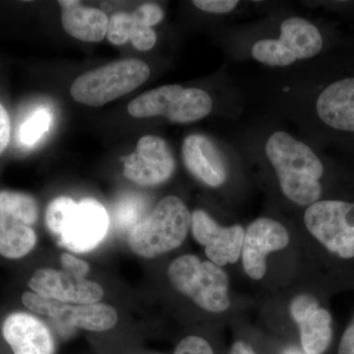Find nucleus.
I'll list each match as a JSON object with an SVG mask.
<instances>
[{
  "mask_svg": "<svg viewBox=\"0 0 354 354\" xmlns=\"http://www.w3.org/2000/svg\"><path fill=\"white\" fill-rule=\"evenodd\" d=\"M283 354H306L301 349L290 346V348H286Z\"/></svg>",
  "mask_w": 354,
  "mask_h": 354,
  "instance_id": "72a5a7b5",
  "label": "nucleus"
},
{
  "mask_svg": "<svg viewBox=\"0 0 354 354\" xmlns=\"http://www.w3.org/2000/svg\"><path fill=\"white\" fill-rule=\"evenodd\" d=\"M77 204L72 198L60 196L48 204L46 212V225L48 230L58 239L66 230L70 218L75 213Z\"/></svg>",
  "mask_w": 354,
  "mask_h": 354,
  "instance_id": "412c9836",
  "label": "nucleus"
},
{
  "mask_svg": "<svg viewBox=\"0 0 354 354\" xmlns=\"http://www.w3.org/2000/svg\"><path fill=\"white\" fill-rule=\"evenodd\" d=\"M30 291L65 304H95L104 290L99 283L51 268L37 270L28 281Z\"/></svg>",
  "mask_w": 354,
  "mask_h": 354,
  "instance_id": "9d476101",
  "label": "nucleus"
},
{
  "mask_svg": "<svg viewBox=\"0 0 354 354\" xmlns=\"http://www.w3.org/2000/svg\"><path fill=\"white\" fill-rule=\"evenodd\" d=\"M109 227L106 209L97 200L87 198L77 204L75 213L58 241L72 252H88L104 241Z\"/></svg>",
  "mask_w": 354,
  "mask_h": 354,
  "instance_id": "f8f14e48",
  "label": "nucleus"
},
{
  "mask_svg": "<svg viewBox=\"0 0 354 354\" xmlns=\"http://www.w3.org/2000/svg\"><path fill=\"white\" fill-rule=\"evenodd\" d=\"M21 301L30 312L60 320L69 304H62L57 300L41 297L32 291H25L21 297Z\"/></svg>",
  "mask_w": 354,
  "mask_h": 354,
  "instance_id": "b1692460",
  "label": "nucleus"
},
{
  "mask_svg": "<svg viewBox=\"0 0 354 354\" xmlns=\"http://www.w3.org/2000/svg\"><path fill=\"white\" fill-rule=\"evenodd\" d=\"M183 158L187 171L209 187H218L227 179V165L218 147L208 137L191 134L183 145Z\"/></svg>",
  "mask_w": 354,
  "mask_h": 354,
  "instance_id": "4468645a",
  "label": "nucleus"
},
{
  "mask_svg": "<svg viewBox=\"0 0 354 354\" xmlns=\"http://www.w3.org/2000/svg\"><path fill=\"white\" fill-rule=\"evenodd\" d=\"M190 225L195 241L205 247L207 257L214 264H234L241 258L245 234L241 225L221 227L203 209L191 214Z\"/></svg>",
  "mask_w": 354,
  "mask_h": 354,
  "instance_id": "1a4fd4ad",
  "label": "nucleus"
},
{
  "mask_svg": "<svg viewBox=\"0 0 354 354\" xmlns=\"http://www.w3.org/2000/svg\"><path fill=\"white\" fill-rule=\"evenodd\" d=\"M145 213V201L136 195H127L116 204L114 211V221L116 227L122 232L132 230Z\"/></svg>",
  "mask_w": 354,
  "mask_h": 354,
  "instance_id": "4be33fe9",
  "label": "nucleus"
},
{
  "mask_svg": "<svg viewBox=\"0 0 354 354\" xmlns=\"http://www.w3.org/2000/svg\"><path fill=\"white\" fill-rule=\"evenodd\" d=\"M11 123L9 114L0 102V155L6 150L10 141Z\"/></svg>",
  "mask_w": 354,
  "mask_h": 354,
  "instance_id": "7c9ffc66",
  "label": "nucleus"
},
{
  "mask_svg": "<svg viewBox=\"0 0 354 354\" xmlns=\"http://www.w3.org/2000/svg\"><path fill=\"white\" fill-rule=\"evenodd\" d=\"M0 216L32 225L39 218V205L32 195L14 190H0Z\"/></svg>",
  "mask_w": 354,
  "mask_h": 354,
  "instance_id": "aec40b11",
  "label": "nucleus"
},
{
  "mask_svg": "<svg viewBox=\"0 0 354 354\" xmlns=\"http://www.w3.org/2000/svg\"><path fill=\"white\" fill-rule=\"evenodd\" d=\"M122 160L125 177L141 186L167 183L176 171V160L169 144L155 135L140 138L134 152Z\"/></svg>",
  "mask_w": 354,
  "mask_h": 354,
  "instance_id": "6e6552de",
  "label": "nucleus"
},
{
  "mask_svg": "<svg viewBox=\"0 0 354 354\" xmlns=\"http://www.w3.org/2000/svg\"><path fill=\"white\" fill-rule=\"evenodd\" d=\"M265 150L288 199L300 206L319 201L322 195L320 179L324 165L307 144L288 133L277 131L268 138Z\"/></svg>",
  "mask_w": 354,
  "mask_h": 354,
  "instance_id": "f257e3e1",
  "label": "nucleus"
},
{
  "mask_svg": "<svg viewBox=\"0 0 354 354\" xmlns=\"http://www.w3.org/2000/svg\"><path fill=\"white\" fill-rule=\"evenodd\" d=\"M236 0H195L193 4L200 10L214 14L232 12L239 6Z\"/></svg>",
  "mask_w": 354,
  "mask_h": 354,
  "instance_id": "c85d7f7f",
  "label": "nucleus"
},
{
  "mask_svg": "<svg viewBox=\"0 0 354 354\" xmlns=\"http://www.w3.org/2000/svg\"><path fill=\"white\" fill-rule=\"evenodd\" d=\"M190 225L191 215L185 204L179 198L167 196L130 230L128 244L141 257H158L180 246Z\"/></svg>",
  "mask_w": 354,
  "mask_h": 354,
  "instance_id": "f03ea898",
  "label": "nucleus"
},
{
  "mask_svg": "<svg viewBox=\"0 0 354 354\" xmlns=\"http://www.w3.org/2000/svg\"><path fill=\"white\" fill-rule=\"evenodd\" d=\"M316 113L324 124L354 133V77L327 86L317 97Z\"/></svg>",
  "mask_w": 354,
  "mask_h": 354,
  "instance_id": "2eb2a0df",
  "label": "nucleus"
},
{
  "mask_svg": "<svg viewBox=\"0 0 354 354\" xmlns=\"http://www.w3.org/2000/svg\"><path fill=\"white\" fill-rule=\"evenodd\" d=\"M230 354H256L248 344L243 342H236L230 349Z\"/></svg>",
  "mask_w": 354,
  "mask_h": 354,
  "instance_id": "473e14b6",
  "label": "nucleus"
},
{
  "mask_svg": "<svg viewBox=\"0 0 354 354\" xmlns=\"http://www.w3.org/2000/svg\"><path fill=\"white\" fill-rule=\"evenodd\" d=\"M297 323L305 353L323 354L329 348L333 337L332 316L327 310L316 307Z\"/></svg>",
  "mask_w": 354,
  "mask_h": 354,
  "instance_id": "f3484780",
  "label": "nucleus"
},
{
  "mask_svg": "<svg viewBox=\"0 0 354 354\" xmlns=\"http://www.w3.org/2000/svg\"><path fill=\"white\" fill-rule=\"evenodd\" d=\"M167 276L172 286L209 312L230 307L228 277L213 262H202L197 256L183 255L171 263Z\"/></svg>",
  "mask_w": 354,
  "mask_h": 354,
  "instance_id": "20e7f679",
  "label": "nucleus"
},
{
  "mask_svg": "<svg viewBox=\"0 0 354 354\" xmlns=\"http://www.w3.org/2000/svg\"><path fill=\"white\" fill-rule=\"evenodd\" d=\"M278 39H264L252 46V57L260 64L286 67L297 60L309 59L322 50L324 39L320 30L302 17H290L281 24Z\"/></svg>",
  "mask_w": 354,
  "mask_h": 354,
  "instance_id": "423d86ee",
  "label": "nucleus"
},
{
  "mask_svg": "<svg viewBox=\"0 0 354 354\" xmlns=\"http://www.w3.org/2000/svg\"><path fill=\"white\" fill-rule=\"evenodd\" d=\"M310 234L330 252L354 258V203L324 200L310 205L304 214Z\"/></svg>",
  "mask_w": 354,
  "mask_h": 354,
  "instance_id": "0eeeda50",
  "label": "nucleus"
},
{
  "mask_svg": "<svg viewBox=\"0 0 354 354\" xmlns=\"http://www.w3.org/2000/svg\"><path fill=\"white\" fill-rule=\"evenodd\" d=\"M132 14L142 24L151 28L162 22L165 16L162 7L155 3L142 4Z\"/></svg>",
  "mask_w": 354,
  "mask_h": 354,
  "instance_id": "bb28decb",
  "label": "nucleus"
},
{
  "mask_svg": "<svg viewBox=\"0 0 354 354\" xmlns=\"http://www.w3.org/2000/svg\"><path fill=\"white\" fill-rule=\"evenodd\" d=\"M50 113L46 109H37L21 125L18 138L22 145L32 147L38 143L39 139L50 128Z\"/></svg>",
  "mask_w": 354,
  "mask_h": 354,
  "instance_id": "5701e85b",
  "label": "nucleus"
},
{
  "mask_svg": "<svg viewBox=\"0 0 354 354\" xmlns=\"http://www.w3.org/2000/svg\"><path fill=\"white\" fill-rule=\"evenodd\" d=\"M58 3L62 8V26L70 36L86 43H97L106 36L109 19L106 13L81 6L76 0H64Z\"/></svg>",
  "mask_w": 354,
  "mask_h": 354,
  "instance_id": "dca6fc26",
  "label": "nucleus"
},
{
  "mask_svg": "<svg viewBox=\"0 0 354 354\" xmlns=\"http://www.w3.org/2000/svg\"><path fill=\"white\" fill-rule=\"evenodd\" d=\"M290 243V234L283 223L269 218H260L247 227L242 245V265L247 276L261 279L267 271L266 257L281 250Z\"/></svg>",
  "mask_w": 354,
  "mask_h": 354,
  "instance_id": "9b49d317",
  "label": "nucleus"
},
{
  "mask_svg": "<svg viewBox=\"0 0 354 354\" xmlns=\"http://www.w3.org/2000/svg\"><path fill=\"white\" fill-rule=\"evenodd\" d=\"M174 354H214L208 342L197 335H189L179 342Z\"/></svg>",
  "mask_w": 354,
  "mask_h": 354,
  "instance_id": "cd10ccee",
  "label": "nucleus"
},
{
  "mask_svg": "<svg viewBox=\"0 0 354 354\" xmlns=\"http://www.w3.org/2000/svg\"><path fill=\"white\" fill-rule=\"evenodd\" d=\"M4 341L13 354H55V344L48 326L39 317L15 311L4 318L1 325Z\"/></svg>",
  "mask_w": 354,
  "mask_h": 354,
  "instance_id": "ddd939ff",
  "label": "nucleus"
},
{
  "mask_svg": "<svg viewBox=\"0 0 354 354\" xmlns=\"http://www.w3.org/2000/svg\"><path fill=\"white\" fill-rule=\"evenodd\" d=\"M136 21V26H135L130 41H131L133 46H134L136 50L141 51L152 50L156 43H157V34H156L152 28L142 24L137 19Z\"/></svg>",
  "mask_w": 354,
  "mask_h": 354,
  "instance_id": "a878e982",
  "label": "nucleus"
},
{
  "mask_svg": "<svg viewBox=\"0 0 354 354\" xmlns=\"http://www.w3.org/2000/svg\"><path fill=\"white\" fill-rule=\"evenodd\" d=\"M38 242L31 225L14 218L0 216V256L7 260H20L34 250Z\"/></svg>",
  "mask_w": 354,
  "mask_h": 354,
  "instance_id": "a211bd4d",
  "label": "nucleus"
},
{
  "mask_svg": "<svg viewBox=\"0 0 354 354\" xmlns=\"http://www.w3.org/2000/svg\"><path fill=\"white\" fill-rule=\"evenodd\" d=\"M339 354H354V318L342 335Z\"/></svg>",
  "mask_w": 354,
  "mask_h": 354,
  "instance_id": "2f4dec72",
  "label": "nucleus"
},
{
  "mask_svg": "<svg viewBox=\"0 0 354 354\" xmlns=\"http://www.w3.org/2000/svg\"><path fill=\"white\" fill-rule=\"evenodd\" d=\"M60 321L90 332H106L116 325L118 315L115 309L108 304H69Z\"/></svg>",
  "mask_w": 354,
  "mask_h": 354,
  "instance_id": "6ab92c4d",
  "label": "nucleus"
},
{
  "mask_svg": "<svg viewBox=\"0 0 354 354\" xmlns=\"http://www.w3.org/2000/svg\"><path fill=\"white\" fill-rule=\"evenodd\" d=\"M62 267L64 268L65 272L78 277V278H85L90 270V266L85 261L79 259L75 256L69 253H64L60 257Z\"/></svg>",
  "mask_w": 354,
  "mask_h": 354,
  "instance_id": "c756f323",
  "label": "nucleus"
},
{
  "mask_svg": "<svg viewBox=\"0 0 354 354\" xmlns=\"http://www.w3.org/2000/svg\"><path fill=\"white\" fill-rule=\"evenodd\" d=\"M136 23L137 21L132 13L114 14L109 21L108 32H106L109 41L114 46H121L130 41Z\"/></svg>",
  "mask_w": 354,
  "mask_h": 354,
  "instance_id": "393cba45",
  "label": "nucleus"
},
{
  "mask_svg": "<svg viewBox=\"0 0 354 354\" xmlns=\"http://www.w3.org/2000/svg\"><path fill=\"white\" fill-rule=\"evenodd\" d=\"M213 109V100L206 91L165 85L144 93L128 104L135 118L164 116L174 123H191L206 118Z\"/></svg>",
  "mask_w": 354,
  "mask_h": 354,
  "instance_id": "39448f33",
  "label": "nucleus"
},
{
  "mask_svg": "<svg viewBox=\"0 0 354 354\" xmlns=\"http://www.w3.org/2000/svg\"><path fill=\"white\" fill-rule=\"evenodd\" d=\"M150 73V67L142 60H118L77 77L70 94L80 104L102 106L140 87Z\"/></svg>",
  "mask_w": 354,
  "mask_h": 354,
  "instance_id": "7ed1b4c3",
  "label": "nucleus"
}]
</instances>
